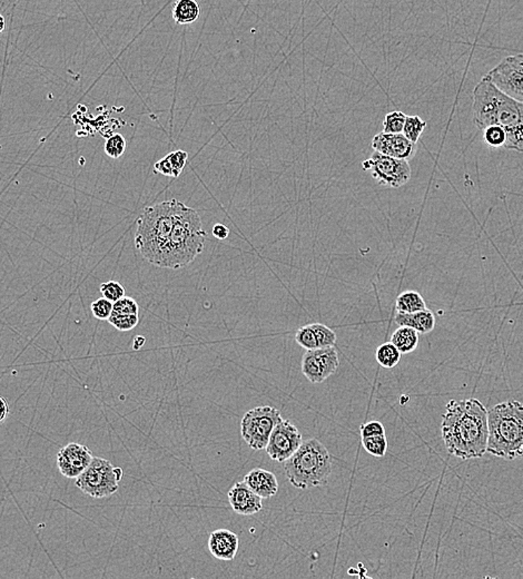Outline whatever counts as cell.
I'll return each instance as SVG.
<instances>
[{
  "label": "cell",
  "instance_id": "14",
  "mask_svg": "<svg viewBox=\"0 0 523 579\" xmlns=\"http://www.w3.org/2000/svg\"><path fill=\"white\" fill-rule=\"evenodd\" d=\"M375 152L394 157L398 160L410 161L417 153V144L409 141L403 134H377L371 143Z\"/></svg>",
  "mask_w": 523,
  "mask_h": 579
},
{
  "label": "cell",
  "instance_id": "29",
  "mask_svg": "<svg viewBox=\"0 0 523 579\" xmlns=\"http://www.w3.org/2000/svg\"><path fill=\"white\" fill-rule=\"evenodd\" d=\"M295 341L305 350H313L319 348L316 336L312 325H304L298 329L295 333Z\"/></svg>",
  "mask_w": 523,
  "mask_h": 579
},
{
  "label": "cell",
  "instance_id": "20",
  "mask_svg": "<svg viewBox=\"0 0 523 579\" xmlns=\"http://www.w3.org/2000/svg\"><path fill=\"white\" fill-rule=\"evenodd\" d=\"M391 342L398 348L402 355H407L418 348L419 333L409 327H400L391 336Z\"/></svg>",
  "mask_w": 523,
  "mask_h": 579
},
{
  "label": "cell",
  "instance_id": "6",
  "mask_svg": "<svg viewBox=\"0 0 523 579\" xmlns=\"http://www.w3.org/2000/svg\"><path fill=\"white\" fill-rule=\"evenodd\" d=\"M124 472L111 461L94 457L90 465L76 478V486L92 498L103 499L117 493Z\"/></svg>",
  "mask_w": 523,
  "mask_h": 579
},
{
  "label": "cell",
  "instance_id": "5",
  "mask_svg": "<svg viewBox=\"0 0 523 579\" xmlns=\"http://www.w3.org/2000/svg\"><path fill=\"white\" fill-rule=\"evenodd\" d=\"M285 475L298 489L326 484L332 472V457L317 439H307L284 461Z\"/></svg>",
  "mask_w": 523,
  "mask_h": 579
},
{
  "label": "cell",
  "instance_id": "3",
  "mask_svg": "<svg viewBox=\"0 0 523 579\" xmlns=\"http://www.w3.org/2000/svg\"><path fill=\"white\" fill-rule=\"evenodd\" d=\"M487 452L505 461L523 457V404L510 400L488 410Z\"/></svg>",
  "mask_w": 523,
  "mask_h": 579
},
{
  "label": "cell",
  "instance_id": "24",
  "mask_svg": "<svg viewBox=\"0 0 523 579\" xmlns=\"http://www.w3.org/2000/svg\"><path fill=\"white\" fill-rule=\"evenodd\" d=\"M426 128V123L420 118V116H407L404 123L403 134L409 141L417 144L422 135L423 130Z\"/></svg>",
  "mask_w": 523,
  "mask_h": 579
},
{
  "label": "cell",
  "instance_id": "30",
  "mask_svg": "<svg viewBox=\"0 0 523 579\" xmlns=\"http://www.w3.org/2000/svg\"><path fill=\"white\" fill-rule=\"evenodd\" d=\"M505 132H507V141L504 144V147L523 153V121L513 128H508Z\"/></svg>",
  "mask_w": 523,
  "mask_h": 579
},
{
  "label": "cell",
  "instance_id": "35",
  "mask_svg": "<svg viewBox=\"0 0 523 579\" xmlns=\"http://www.w3.org/2000/svg\"><path fill=\"white\" fill-rule=\"evenodd\" d=\"M113 312L117 314H137L139 315V306L136 300L130 297H123L120 300L114 302Z\"/></svg>",
  "mask_w": 523,
  "mask_h": 579
},
{
  "label": "cell",
  "instance_id": "32",
  "mask_svg": "<svg viewBox=\"0 0 523 579\" xmlns=\"http://www.w3.org/2000/svg\"><path fill=\"white\" fill-rule=\"evenodd\" d=\"M99 291H101L103 298L107 299L111 302H116L123 297H125V287L117 281L104 282L99 287Z\"/></svg>",
  "mask_w": 523,
  "mask_h": 579
},
{
  "label": "cell",
  "instance_id": "37",
  "mask_svg": "<svg viewBox=\"0 0 523 579\" xmlns=\"http://www.w3.org/2000/svg\"><path fill=\"white\" fill-rule=\"evenodd\" d=\"M211 233H213L214 238H218V240H226L230 236V230H228V226L221 224V223H217L213 226Z\"/></svg>",
  "mask_w": 523,
  "mask_h": 579
},
{
  "label": "cell",
  "instance_id": "7",
  "mask_svg": "<svg viewBox=\"0 0 523 579\" xmlns=\"http://www.w3.org/2000/svg\"><path fill=\"white\" fill-rule=\"evenodd\" d=\"M281 420V412L273 407L252 409L242 419V437L251 449H265L272 431Z\"/></svg>",
  "mask_w": 523,
  "mask_h": 579
},
{
  "label": "cell",
  "instance_id": "11",
  "mask_svg": "<svg viewBox=\"0 0 523 579\" xmlns=\"http://www.w3.org/2000/svg\"><path fill=\"white\" fill-rule=\"evenodd\" d=\"M339 366V355L334 347L307 350L302 357V372L312 383L328 379L335 374Z\"/></svg>",
  "mask_w": 523,
  "mask_h": 579
},
{
  "label": "cell",
  "instance_id": "26",
  "mask_svg": "<svg viewBox=\"0 0 523 579\" xmlns=\"http://www.w3.org/2000/svg\"><path fill=\"white\" fill-rule=\"evenodd\" d=\"M107 321L116 330L127 332L133 330L136 325H139V318L137 314H117L113 312Z\"/></svg>",
  "mask_w": 523,
  "mask_h": 579
},
{
  "label": "cell",
  "instance_id": "25",
  "mask_svg": "<svg viewBox=\"0 0 523 579\" xmlns=\"http://www.w3.org/2000/svg\"><path fill=\"white\" fill-rule=\"evenodd\" d=\"M483 141L490 147H504L507 141V132L500 125H491L483 130Z\"/></svg>",
  "mask_w": 523,
  "mask_h": 579
},
{
  "label": "cell",
  "instance_id": "39",
  "mask_svg": "<svg viewBox=\"0 0 523 579\" xmlns=\"http://www.w3.org/2000/svg\"><path fill=\"white\" fill-rule=\"evenodd\" d=\"M145 343V338L144 336H137L134 340V349L139 350L141 349Z\"/></svg>",
  "mask_w": 523,
  "mask_h": 579
},
{
  "label": "cell",
  "instance_id": "12",
  "mask_svg": "<svg viewBox=\"0 0 523 579\" xmlns=\"http://www.w3.org/2000/svg\"><path fill=\"white\" fill-rule=\"evenodd\" d=\"M303 442L298 428L288 420L282 419L275 425L265 450L272 461L284 463L293 455Z\"/></svg>",
  "mask_w": 523,
  "mask_h": 579
},
{
  "label": "cell",
  "instance_id": "2",
  "mask_svg": "<svg viewBox=\"0 0 523 579\" xmlns=\"http://www.w3.org/2000/svg\"><path fill=\"white\" fill-rule=\"evenodd\" d=\"M182 202L165 200L147 206L137 219L135 245L147 262L163 268L168 242Z\"/></svg>",
  "mask_w": 523,
  "mask_h": 579
},
{
  "label": "cell",
  "instance_id": "33",
  "mask_svg": "<svg viewBox=\"0 0 523 579\" xmlns=\"http://www.w3.org/2000/svg\"><path fill=\"white\" fill-rule=\"evenodd\" d=\"M113 306L114 302L107 300V299L102 298L94 301L90 309H92V315L97 320L101 321H107L113 313Z\"/></svg>",
  "mask_w": 523,
  "mask_h": 579
},
{
  "label": "cell",
  "instance_id": "4",
  "mask_svg": "<svg viewBox=\"0 0 523 579\" xmlns=\"http://www.w3.org/2000/svg\"><path fill=\"white\" fill-rule=\"evenodd\" d=\"M207 232L196 210L182 203L168 242L163 268L179 270L194 262L205 247Z\"/></svg>",
  "mask_w": 523,
  "mask_h": 579
},
{
  "label": "cell",
  "instance_id": "34",
  "mask_svg": "<svg viewBox=\"0 0 523 579\" xmlns=\"http://www.w3.org/2000/svg\"><path fill=\"white\" fill-rule=\"evenodd\" d=\"M167 158L169 161V164H171L172 171H173V179H177L182 173L185 165H186V162H188V152L179 149L175 152L169 153L167 155Z\"/></svg>",
  "mask_w": 523,
  "mask_h": 579
},
{
  "label": "cell",
  "instance_id": "19",
  "mask_svg": "<svg viewBox=\"0 0 523 579\" xmlns=\"http://www.w3.org/2000/svg\"><path fill=\"white\" fill-rule=\"evenodd\" d=\"M201 6L196 0H176L172 15L177 25H190L200 18Z\"/></svg>",
  "mask_w": 523,
  "mask_h": 579
},
{
  "label": "cell",
  "instance_id": "1",
  "mask_svg": "<svg viewBox=\"0 0 523 579\" xmlns=\"http://www.w3.org/2000/svg\"><path fill=\"white\" fill-rule=\"evenodd\" d=\"M441 432L449 455L462 461L483 457L488 448V410L477 399L450 400Z\"/></svg>",
  "mask_w": 523,
  "mask_h": 579
},
{
  "label": "cell",
  "instance_id": "10",
  "mask_svg": "<svg viewBox=\"0 0 523 579\" xmlns=\"http://www.w3.org/2000/svg\"><path fill=\"white\" fill-rule=\"evenodd\" d=\"M485 76L505 95L523 103V54L504 58Z\"/></svg>",
  "mask_w": 523,
  "mask_h": 579
},
{
  "label": "cell",
  "instance_id": "15",
  "mask_svg": "<svg viewBox=\"0 0 523 579\" xmlns=\"http://www.w3.org/2000/svg\"><path fill=\"white\" fill-rule=\"evenodd\" d=\"M228 501L236 514L242 516H252L262 509V498L251 489L244 480L234 484L228 493Z\"/></svg>",
  "mask_w": 523,
  "mask_h": 579
},
{
  "label": "cell",
  "instance_id": "36",
  "mask_svg": "<svg viewBox=\"0 0 523 579\" xmlns=\"http://www.w3.org/2000/svg\"><path fill=\"white\" fill-rule=\"evenodd\" d=\"M385 435V428L379 421H370L361 425V436L364 437L379 436Z\"/></svg>",
  "mask_w": 523,
  "mask_h": 579
},
{
  "label": "cell",
  "instance_id": "16",
  "mask_svg": "<svg viewBox=\"0 0 523 579\" xmlns=\"http://www.w3.org/2000/svg\"><path fill=\"white\" fill-rule=\"evenodd\" d=\"M239 537L228 529H217L209 535V550L216 559L230 561L239 550Z\"/></svg>",
  "mask_w": 523,
  "mask_h": 579
},
{
  "label": "cell",
  "instance_id": "31",
  "mask_svg": "<svg viewBox=\"0 0 523 579\" xmlns=\"http://www.w3.org/2000/svg\"><path fill=\"white\" fill-rule=\"evenodd\" d=\"M312 328L316 336L319 348L334 347L336 334L332 329L321 323H312Z\"/></svg>",
  "mask_w": 523,
  "mask_h": 579
},
{
  "label": "cell",
  "instance_id": "40",
  "mask_svg": "<svg viewBox=\"0 0 523 579\" xmlns=\"http://www.w3.org/2000/svg\"><path fill=\"white\" fill-rule=\"evenodd\" d=\"M6 28L5 18L0 15V34L3 33Z\"/></svg>",
  "mask_w": 523,
  "mask_h": 579
},
{
  "label": "cell",
  "instance_id": "8",
  "mask_svg": "<svg viewBox=\"0 0 523 579\" xmlns=\"http://www.w3.org/2000/svg\"><path fill=\"white\" fill-rule=\"evenodd\" d=\"M362 168L371 173L377 184L389 189H398L407 184L412 174L409 161L398 160L375 151L364 161Z\"/></svg>",
  "mask_w": 523,
  "mask_h": 579
},
{
  "label": "cell",
  "instance_id": "22",
  "mask_svg": "<svg viewBox=\"0 0 523 579\" xmlns=\"http://www.w3.org/2000/svg\"><path fill=\"white\" fill-rule=\"evenodd\" d=\"M401 352L392 342H386L379 346L375 353V359L382 368L392 369L398 366L401 360Z\"/></svg>",
  "mask_w": 523,
  "mask_h": 579
},
{
  "label": "cell",
  "instance_id": "17",
  "mask_svg": "<svg viewBox=\"0 0 523 579\" xmlns=\"http://www.w3.org/2000/svg\"><path fill=\"white\" fill-rule=\"evenodd\" d=\"M244 482L262 499L272 498L279 490L277 476L265 469H253L244 477Z\"/></svg>",
  "mask_w": 523,
  "mask_h": 579
},
{
  "label": "cell",
  "instance_id": "9",
  "mask_svg": "<svg viewBox=\"0 0 523 579\" xmlns=\"http://www.w3.org/2000/svg\"><path fill=\"white\" fill-rule=\"evenodd\" d=\"M501 90L488 79L483 77L475 86L472 98V121L477 130H483L496 125V111Z\"/></svg>",
  "mask_w": 523,
  "mask_h": 579
},
{
  "label": "cell",
  "instance_id": "28",
  "mask_svg": "<svg viewBox=\"0 0 523 579\" xmlns=\"http://www.w3.org/2000/svg\"><path fill=\"white\" fill-rule=\"evenodd\" d=\"M106 155L111 158H120L124 155L126 151V139L122 134H114L111 137L107 138L104 147Z\"/></svg>",
  "mask_w": 523,
  "mask_h": 579
},
{
  "label": "cell",
  "instance_id": "23",
  "mask_svg": "<svg viewBox=\"0 0 523 579\" xmlns=\"http://www.w3.org/2000/svg\"><path fill=\"white\" fill-rule=\"evenodd\" d=\"M362 444L366 452L373 457H384L388 451V439L385 435L379 436L364 437L362 438Z\"/></svg>",
  "mask_w": 523,
  "mask_h": 579
},
{
  "label": "cell",
  "instance_id": "27",
  "mask_svg": "<svg viewBox=\"0 0 523 579\" xmlns=\"http://www.w3.org/2000/svg\"><path fill=\"white\" fill-rule=\"evenodd\" d=\"M407 115L400 111H391L385 115L383 121V132L390 134H401Z\"/></svg>",
  "mask_w": 523,
  "mask_h": 579
},
{
  "label": "cell",
  "instance_id": "38",
  "mask_svg": "<svg viewBox=\"0 0 523 579\" xmlns=\"http://www.w3.org/2000/svg\"><path fill=\"white\" fill-rule=\"evenodd\" d=\"M9 414V406L5 398L0 397V425L5 421Z\"/></svg>",
  "mask_w": 523,
  "mask_h": 579
},
{
  "label": "cell",
  "instance_id": "21",
  "mask_svg": "<svg viewBox=\"0 0 523 579\" xmlns=\"http://www.w3.org/2000/svg\"><path fill=\"white\" fill-rule=\"evenodd\" d=\"M426 309V301L417 291H404L396 299V310L398 313H413Z\"/></svg>",
  "mask_w": 523,
  "mask_h": 579
},
{
  "label": "cell",
  "instance_id": "18",
  "mask_svg": "<svg viewBox=\"0 0 523 579\" xmlns=\"http://www.w3.org/2000/svg\"><path fill=\"white\" fill-rule=\"evenodd\" d=\"M394 321L398 327H409L422 334L432 332L435 327V318H434L433 312L428 309L413 312V313H398L396 312Z\"/></svg>",
  "mask_w": 523,
  "mask_h": 579
},
{
  "label": "cell",
  "instance_id": "13",
  "mask_svg": "<svg viewBox=\"0 0 523 579\" xmlns=\"http://www.w3.org/2000/svg\"><path fill=\"white\" fill-rule=\"evenodd\" d=\"M92 450L88 447L71 442L58 452V469L64 477L74 479L84 472L92 463Z\"/></svg>",
  "mask_w": 523,
  "mask_h": 579
}]
</instances>
